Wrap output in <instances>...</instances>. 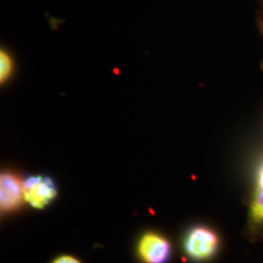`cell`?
I'll return each mask as SVG.
<instances>
[{
  "instance_id": "cell-1",
  "label": "cell",
  "mask_w": 263,
  "mask_h": 263,
  "mask_svg": "<svg viewBox=\"0 0 263 263\" xmlns=\"http://www.w3.org/2000/svg\"><path fill=\"white\" fill-rule=\"evenodd\" d=\"M56 183L50 177L30 176L24 180V197L31 207L43 209L57 196Z\"/></svg>"
},
{
  "instance_id": "cell-2",
  "label": "cell",
  "mask_w": 263,
  "mask_h": 263,
  "mask_svg": "<svg viewBox=\"0 0 263 263\" xmlns=\"http://www.w3.org/2000/svg\"><path fill=\"white\" fill-rule=\"evenodd\" d=\"M218 247V238L206 227H196L188 233L184 248L188 255L196 260H204L214 255Z\"/></svg>"
},
{
  "instance_id": "cell-3",
  "label": "cell",
  "mask_w": 263,
  "mask_h": 263,
  "mask_svg": "<svg viewBox=\"0 0 263 263\" xmlns=\"http://www.w3.org/2000/svg\"><path fill=\"white\" fill-rule=\"evenodd\" d=\"M24 197V180L12 172H5L0 178V205L3 211L19 206Z\"/></svg>"
},
{
  "instance_id": "cell-4",
  "label": "cell",
  "mask_w": 263,
  "mask_h": 263,
  "mask_svg": "<svg viewBox=\"0 0 263 263\" xmlns=\"http://www.w3.org/2000/svg\"><path fill=\"white\" fill-rule=\"evenodd\" d=\"M169 242L155 233L145 234L139 244V254L146 263H164L169 257Z\"/></svg>"
},
{
  "instance_id": "cell-5",
  "label": "cell",
  "mask_w": 263,
  "mask_h": 263,
  "mask_svg": "<svg viewBox=\"0 0 263 263\" xmlns=\"http://www.w3.org/2000/svg\"><path fill=\"white\" fill-rule=\"evenodd\" d=\"M250 224L255 233L263 231V162L255 177L254 197L250 213Z\"/></svg>"
},
{
  "instance_id": "cell-6",
  "label": "cell",
  "mask_w": 263,
  "mask_h": 263,
  "mask_svg": "<svg viewBox=\"0 0 263 263\" xmlns=\"http://www.w3.org/2000/svg\"><path fill=\"white\" fill-rule=\"evenodd\" d=\"M15 63L12 56L6 50L0 52V82L3 84L7 82L14 73Z\"/></svg>"
},
{
  "instance_id": "cell-7",
  "label": "cell",
  "mask_w": 263,
  "mask_h": 263,
  "mask_svg": "<svg viewBox=\"0 0 263 263\" xmlns=\"http://www.w3.org/2000/svg\"><path fill=\"white\" fill-rule=\"evenodd\" d=\"M53 263H81L79 260H77L72 256H68V255H64L61 256L59 258H57L56 260Z\"/></svg>"
},
{
  "instance_id": "cell-8",
  "label": "cell",
  "mask_w": 263,
  "mask_h": 263,
  "mask_svg": "<svg viewBox=\"0 0 263 263\" xmlns=\"http://www.w3.org/2000/svg\"><path fill=\"white\" fill-rule=\"evenodd\" d=\"M261 24H262V28H263V3H262V9H261Z\"/></svg>"
}]
</instances>
